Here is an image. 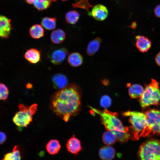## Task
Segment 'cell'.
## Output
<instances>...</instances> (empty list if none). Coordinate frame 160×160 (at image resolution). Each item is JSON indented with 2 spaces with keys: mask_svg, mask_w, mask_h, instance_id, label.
<instances>
[{
  "mask_svg": "<svg viewBox=\"0 0 160 160\" xmlns=\"http://www.w3.org/2000/svg\"><path fill=\"white\" fill-rule=\"evenodd\" d=\"M89 107L93 111L100 116L102 123L106 129L115 135L118 142L123 143L131 138L132 134L129 131L132 127H124L116 113L107 109L100 111L91 106H89Z\"/></svg>",
  "mask_w": 160,
  "mask_h": 160,
  "instance_id": "cell-2",
  "label": "cell"
},
{
  "mask_svg": "<svg viewBox=\"0 0 160 160\" xmlns=\"http://www.w3.org/2000/svg\"><path fill=\"white\" fill-rule=\"evenodd\" d=\"M124 116H129V122L133 126V133L131 139L138 140V133L146 126L147 121L144 113L136 111H129L122 113Z\"/></svg>",
  "mask_w": 160,
  "mask_h": 160,
  "instance_id": "cell-7",
  "label": "cell"
},
{
  "mask_svg": "<svg viewBox=\"0 0 160 160\" xmlns=\"http://www.w3.org/2000/svg\"><path fill=\"white\" fill-rule=\"evenodd\" d=\"M74 8H78L86 10L89 12V9L93 7L89 2V0H79L77 2L73 3Z\"/></svg>",
  "mask_w": 160,
  "mask_h": 160,
  "instance_id": "cell-27",
  "label": "cell"
},
{
  "mask_svg": "<svg viewBox=\"0 0 160 160\" xmlns=\"http://www.w3.org/2000/svg\"><path fill=\"white\" fill-rule=\"evenodd\" d=\"M32 87V85L30 84H28L27 85V88H31Z\"/></svg>",
  "mask_w": 160,
  "mask_h": 160,
  "instance_id": "cell-36",
  "label": "cell"
},
{
  "mask_svg": "<svg viewBox=\"0 0 160 160\" xmlns=\"http://www.w3.org/2000/svg\"><path fill=\"white\" fill-rule=\"evenodd\" d=\"M7 136L4 133L0 131V145L4 143L7 139Z\"/></svg>",
  "mask_w": 160,
  "mask_h": 160,
  "instance_id": "cell-30",
  "label": "cell"
},
{
  "mask_svg": "<svg viewBox=\"0 0 160 160\" xmlns=\"http://www.w3.org/2000/svg\"><path fill=\"white\" fill-rule=\"evenodd\" d=\"M144 91L143 87L141 85L137 84H134L129 87L128 93L129 96L132 98H140Z\"/></svg>",
  "mask_w": 160,
  "mask_h": 160,
  "instance_id": "cell-19",
  "label": "cell"
},
{
  "mask_svg": "<svg viewBox=\"0 0 160 160\" xmlns=\"http://www.w3.org/2000/svg\"><path fill=\"white\" fill-rule=\"evenodd\" d=\"M52 81L54 87L60 89H62L67 86L68 80L66 76L61 73H57L52 77Z\"/></svg>",
  "mask_w": 160,
  "mask_h": 160,
  "instance_id": "cell-14",
  "label": "cell"
},
{
  "mask_svg": "<svg viewBox=\"0 0 160 160\" xmlns=\"http://www.w3.org/2000/svg\"><path fill=\"white\" fill-rule=\"evenodd\" d=\"M116 154L115 149L111 145H106L101 147L99 150V155L102 160H112Z\"/></svg>",
  "mask_w": 160,
  "mask_h": 160,
  "instance_id": "cell-13",
  "label": "cell"
},
{
  "mask_svg": "<svg viewBox=\"0 0 160 160\" xmlns=\"http://www.w3.org/2000/svg\"><path fill=\"white\" fill-rule=\"evenodd\" d=\"M81 95L77 85L75 84L68 85L53 95L51 100V108L57 115L67 122L79 110Z\"/></svg>",
  "mask_w": 160,
  "mask_h": 160,
  "instance_id": "cell-1",
  "label": "cell"
},
{
  "mask_svg": "<svg viewBox=\"0 0 160 160\" xmlns=\"http://www.w3.org/2000/svg\"><path fill=\"white\" fill-rule=\"evenodd\" d=\"M155 60L157 64L160 66V52L156 56Z\"/></svg>",
  "mask_w": 160,
  "mask_h": 160,
  "instance_id": "cell-32",
  "label": "cell"
},
{
  "mask_svg": "<svg viewBox=\"0 0 160 160\" xmlns=\"http://www.w3.org/2000/svg\"><path fill=\"white\" fill-rule=\"evenodd\" d=\"M26 2L30 4H33V3L34 1L35 0H25Z\"/></svg>",
  "mask_w": 160,
  "mask_h": 160,
  "instance_id": "cell-34",
  "label": "cell"
},
{
  "mask_svg": "<svg viewBox=\"0 0 160 160\" xmlns=\"http://www.w3.org/2000/svg\"><path fill=\"white\" fill-rule=\"evenodd\" d=\"M56 19L55 17H45L41 20V25L45 29L51 30L56 27Z\"/></svg>",
  "mask_w": 160,
  "mask_h": 160,
  "instance_id": "cell-22",
  "label": "cell"
},
{
  "mask_svg": "<svg viewBox=\"0 0 160 160\" xmlns=\"http://www.w3.org/2000/svg\"><path fill=\"white\" fill-rule=\"evenodd\" d=\"M154 13L157 17H160V4L156 7L154 9Z\"/></svg>",
  "mask_w": 160,
  "mask_h": 160,
  "instance_id": "cell-31",
  "label": "cell"
},
{
  "mask_svg": "<svg viewBox=\"0 0 160 160\" xmlns=\"http://www.w3.org/2000/svg\"><path fill=\"white\" fill-rule=\"evenodd\" d=\"M25 59L32 64H36L40 60L41 54L40 52L35 48H31L28 50L24 54Z\"/></svg>",
  "mask_w": 160,
  "mask_h": 160,
  "instance_id": "cell-15",
  "label": "cell"
},
{
  "mask_svg": "<svg viewBox=\"0 0 160 160\" xmlns=\"http://www.w3.org/2000/svg\"><path fill=\"white\" fill-rule=\"evenodd\" d=\"M68 53V51L65 48L58 47L53 50L49 54V57L52 63L59 65L64 61Z\"/></svg>",
  "mask_w": 160,
  "mask_h": 160,
  "instance_id": "cell-8",
  "label": "cell"
},
{
  "mask_svg": "<svg viewBox=\"0 0 160 160\" xmlns=\"http://www.w3.org/2000/svg\"><path fill=\"white\" fill-rule=\"evenodd\" d=\"M62 1H67V0H61Z\"/></svg>",
  "mask_w": 160,
  "mask_h": 160,
  "instance_id": "cell-37",
  "label": "cell"
},
{
  "mask_svg": "<svg viewBox=\"0 0 160 160\" xmlns=\"http://www.w3.org/2000/svg\"><path fill=\"white\" fill-rule=\"evenodd\" d=\"M102 83L105 85H107L109 83V81L108 80L106 79H104L102 81Z\"/></svg>",
  "mask_w": 160,
  "mask_h": 160,
  "instance_id": "cell-35",
  "label": "cell"
},
{
  "mask_svg": "<svg viewBox=\"0 0 160 160\" xmlns=\"http://www.w3.org/2000/svg\"><path fill=\"white\" fill-rule=\"evenodd\" d=\"M19 111L15 114L12 121L18 128L26 127L32 122L33 116L37 110V104L28 107L23 104L18 105Z\"/></svg>",
  "mask_w": 160,
  "mask_h": 160,
  "instance_id": "cell-5",
  "label": "cell"
},
{
  "mask_svg": "<svg viewBox=\"0 0 160 160\" xmlns=\"http://www.w3.org/2000/svg\"><path fill=\"white\" fill-rule=\"evenodd\" d=\"M9 91L5 85L0 83V100H5L8 96Z\"/></svg>",
  "mask_w": 160,
  "mask_h": 160,
  "instance_id": "cell-28",
  "label": "cell"
},
{
  "mask_svg": "<svg viewBox=\"0 0 160 160\" xmlns=\"http://www.w3.org/2000/svg\"><path fill=\"white\" fill-rule=\"evenodd\" d=\"M11 29V20L0 15V37H8Z\"/></svg>",
  "mask_w": 160,
  "mask_h": 160,
  "instance_id": "cell-12",
  "label": "cell"
},
{
  "mask_svg": "<svg viewBox=\"0 0 160 160\" xmlns=\"http://www.w3.org/2000/svg\"><path fill=\"white\" fill-rule=\"evenodd\" d=\"M139 160H160V141L148 140L140 146L137 153Z\"/></svg>",
  "mask_w": 160,
  "mask_h": 160,
  "instance_id": "cell-4",
  "label": "cell"
},
{
  "mask_svg": "<svg viewBox=\"0 0 160 160\" xmlns=\"http://www.w3.org/2000/svg\"><path fill=\"white\" fill-rule=\"evenodd\" d=\"M66 147L68 152L75 156L82 150L80 140L74 135L68 140Z\"/></svg>",
  "mask_w": 160,
  "mask_h": 160,
  "instance_id": "cell-10",
  "label": "cell"
},
{
  "mask_svg": "<svg viewBox=\"0 0 160 160\" xmlns=\"http://www.w3.org/2000/svg\"><path fill=\"white\" fill-rule=\"evenodd\" d=\"M101 39L99 37H97L91 41L88 44L87 49V53L89 56L94 55L99 50Z\"/></svg>",
  "mask_w": 160,
  "mask_h": 160,
  "instance_id": "cell-18",
  "label": "cell"
},
{
  "mask_svg": "<svg viewBox=\"0 0 160 160\" xmlns=\"http://www.w3.org/2000/svg\"><path fill=\"white\" fill-rule=\"evenodd\" d=\"M108 12L106 7L103 5L98 4L95 6L89 14L96 20L102 21L107 17Z\"/></svg>",
  "mask_w": 160,
  "mask_h": 160,
  "instance_id": "cell-9",
  "label": "cell"
},
{
  "mask_svg": "<svg viewBox=\"0 0 160 160\" xmlns=\"http://www.w3.org/2000/svg\"><path fill=\"white\" fill-rule=\"evenodd\" d=\"M137 26V24L136 22H133L131 25L129 26L132 28H136Z\"/></svg>",
  "mask_w": 160,
  "mask_h": 160,
  "instance_id": "cell-33",
  "label": "cell"
},
{
  "mask_svg": "<svg viewBox=\"0 0 160 160\" xmlns=\"http://www.w3.org/2000/svg\"><path fill=\"white\" fill-rule=\"evenodd\" d=\"M65 37V33L64 31L61 29H58L52 32L50 35V39L53 43L58 44L64 41Z\"/></svg>",
  "mask_w": 160,
  "mask_h": 160,
  "instance_id": "cell-16",
  "label": "cell"
},
{
  "mask_svg": "<svg viewBox=\"0 0 160 160\" xmlns=\"http://www.w3.org/2000/svg\"><path fill=\"white\" fill-rule=\"evenodd\" d=\"M29 34L32 38L39 39L44 36V30L40 25L36 24L32 25L29 30Z\"/></svg>",
  "mask_w": 160,
  "mask_h": 160,
  "instance_id": "cell-21",
  "label": "cell"
},
{
  "mask_svg": "<svg viewBox=\"0 0 160 160\" xmlns=\"http://www.w3.org/2000/svg\"><path fill=\"white\" fill-rule=\"evenodd\" d=\"M80 17V14L75 10H71L65 15V20L67 23L71 24H76Z\"/></svg>",
  "mask_w": 160,
  "mask_h": 160,
  "instance_id": "cell-26",
  "label": "cell"
},
{
  "mask_svg": "<svg viewBox=\"0 0 160 160\" xmlns=\"http://www.w3.org/2000/svg\"><path fill=\"white\" fill-rule=\"evenodd\" d=\"M47 151L51 155H54L60 151L61 146L59 141L56 139L49 140L46 145Z\"/></svg>",
  "mask_w": 160,
  "mask_h": 160,
  "instance_id": "cell-17",
  "label": "cell"
},
{
  "mask_svg": "<svg viewBox=\"0 0 160 160\" xmlns=\"http://www.w3.org/2000/svg\"><path fill=\"white\" fill-rule=\"evenodd\" d=\"M102 141L105 145H111L114 144L117 140L115 135L112 132L108 131L105 132L102 136Z\"/></svg>",
  "mask_w": 160,
  "mask_h": 160,
  "instance_id": "cell-25",
  "label": "cell"
},
{
  "mask_svg": "<svg viewBox=\"0 0 160 160\" xmlns=\"http://www.w3.org/2000/svg\"><path fill=\"white\" fill-rule=\"evenodd\" d=\"M160 101L159 84L156 80L152 79L150 83L145 85L139 100L140 104L142 108H145L151 105H157Z\"/></svg>",
  "mask_w": 160,
  "mask_h": 160,
  "instance_id": "cell-3",
  "label": "cell"
},
{
  "mask_svg": "<svg viewBox=\"0 0 160 160\" xmlns=\"http://www.w3.org/2000/svg\"><path fill=\"white\" fill-rule=\"evenodd\" d=\"M68 61L70 65L73 67H77L81 65L83 63L82 56L79 53L75 52L71 53L68 56Z\"/></svg>",
  "mask_w": 160,
  "mask_h": 160,
  "instance_id": "cell-20",
  "label": "cell"
},
{
  "mask_svg": "<svg viewBox=\"0 0 160 160\" xmlns=\"http://www.w3.org/2000/svg\"><path fill=\"white\" fill-rule=\"evenodd\" d=\"M144 113L146 116L147 124L141 131L140 136H146L151 132L160 135V111L150 109Z\"/></svg>",
  "mask_w": 160,
  "mask_h": 160,
  "instance_id": "cell-6",
  "label": "cell"
},
{
  "mask_svg": "<svg viewBox=\"0 0 160 160\" xmlns=\"http://www.w3.org/2000/svg\"><path fill=\"white\" fill-rule=\"evenodd\" d=\"M56 0H35L33 4L34 7L39 11H42L48 8L52 2Z\"/></svg>",
  "mask_w": 160,
  "mask_h": 160,
  "instance_id": "cell-24",
  "label": "cell"
},
{
  "mask_svg": "<svg viewBox=\"0 0 160 160\" xmlns=\"http://www.w3.org/2000/svg\"><path fill=\"white\" fill-rule=\"evenodd\" d=\"M111 103V100L109 96L104 95L101 97L100 104L102 107L105 108H107L110 106Z\"/></svg>",
  "mask_w": 160,
  "mask_h": 160,
  "instance_id": "cell-29",
  "label": "cell"
},
{
  "mask_svg": "<svg viewBox=\"0 0 160 160\" xmlns=\"http://www.w3.org/2000/svg\"><path fill=\"white\" fill-rule=\"evenodd\" d=\"M135 45L137 49L142 52H148L151 46V41L147 37L142 35H137L135 37Z\"/></svg>",
  "mask_w": 160,
  "mask_h": 160,
  "instance_id": "cell-11",
  "label": "cell"
},
{
  "mask_svg": "<svg viewBox=\"0 0 160 160\" xmlns=\"http://www.w3.org/2000/svg\"><path fill=\"white\" fill-rule=\"evenodd\" d=\"M2 160H21V156L18 146H15L12 151L6 154Z\"/></svg>",
  "mask_w": 160,
  "mask_h": 160,
  "instance_id": "cell-23",
  "label": "cell"
}]
</instances>
